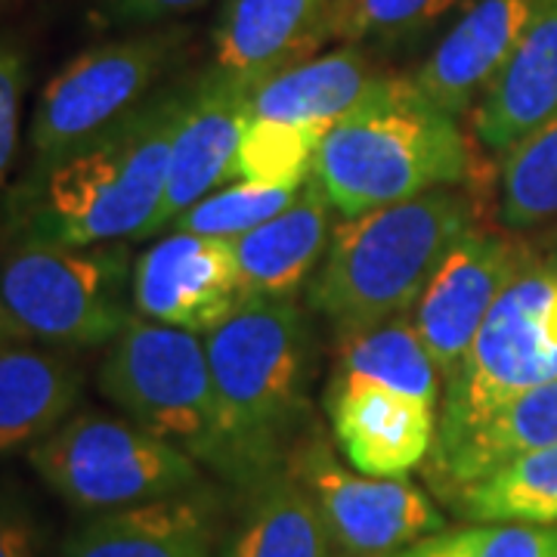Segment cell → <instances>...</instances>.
<instances>
[{
	"instance_id": "6da1fadb",
	"label": "cell",
	"mask_w": 557,
	"mask_h": 557,
	"mask_svg": "<svg viewBox=\"0 0 557 557\" xmlns=\"http://www.w3.org/2000/svg\"><path fill=\"white\" fill-rule=\"evenodd\" d=\"M186 84L149 100L57 159L35 161L10 196L16 239L60 245L149 239Z\"/></svg>"
},
{
	"instance_id": "7a4b0ae2",
	"label": "cell",
	"mask_w": 557,
	"mask_h": 557,
	"mask_svg": "<svg viewBox=\"0 0 557 557\" xmlns=\"http://www.w3.org/2000/svg\"><path fill=\"white\" fill-rule=\"evenodd\" d=\"M218 394L220 478L255 486L298 446L313 379V325L295 298H248L205 335Z\"/></svg>"
},
{
	"instance_id": "3957f363",
	"label": "cell",
	"mask_w": 557,
	"mask_h": 557,
	"mask_svg": "<svg viewBox=\"0 0 557 557\" xmlns=\"http://www.w3.org/2000/svg\"><path fill=\"white\" fill-rule=\"evenodd\" d=\"M471 230V201L453 186L344 220L307 282V304L338 338L412 313L440 263Z\"/></svg>"
},
{
	"instance_id": "277c9868",
	"label": "cell",
	"mask_w": 557,
	"mask_h": 557,
	"mask_svg": "<svg viewBox=\"0 0 557 557\" xmlns=\"http://www.w3.org/2000/svg\"><path fill=\"white\" fill-rule=\"evenodd\" d=\"M465 174L458 119L424 100L412 75H391L325 134L313 161V177L344 220L456 186Z\"/></svg>"
},
{
	"instance_id": "5b68a950",
	"label": "cell",
	"mask_w": 557,
	"mask_h": 557,
	"mask_svg": "<svg viewBox=\"0 0 557 557\" xmlns=\"http://www.w3.org/2000/svg\"><path fill=\"white\" fill-rule=\"evenodd\" d=\"M124 242L13 239L0 258V307L20 335L60 350L109 347L137 317Z\"/></svg>"
},
{
	"instance_id": "8992f818",
	"label": "cell",
	"mask_w": 557,
	"mask_h": 557,
	"mask_svg": "<svg viewBox=\"0 0 557 557\" xmlns=\"http://www.w3.org/2000/svg\"><path fill=\"white\" fill-rule=\"evenodd\" d=\"M38 478L81 515H106L205 486L201 465L124 416L75 412L28 449Z\"/></svg>"
},
{
	"instance_id": "52a82bcc",
	"label": "cell",
	"mask_w": 557,
	"mask_h": 557,
	"mask_svg": "<svg viewBox=\"0 0 557 557\" xmlns=\"http://www.w3.org/2000/svg\"><path fill=\"white\" fill-rule=\"evenodd\" d=\"M97 387L131 421L220 474L223 434L205 338L134 317L109 344Z\"/></svg>"
},
{
	"instance_id": "ba28073f",
	"label": "cell",
	"mask_w": 557,
	"mask_h": 557,
	"mask_svg": "<svg viewBox=\"0 0 557 557\" xmlns=\"http://www.w3.org/2000/svg\"><path fill=\"white\" fill-rule=\"evenodd\" d=\"M557 379V258L527 260L505 285L478 338L443 387L437 443L446 449L498 406Z\"/></svg>"
},
{
	"instance_id": "9c48e42d",
	"label": "cell",
	"mask_w": 557,
	"mask_h": 557,
	"mask_svg": "<svg viewBox=\"0 0 557 557\" xmlns=\"http://www.w3.org/2000/svg\"><path fill=\"white\" fill-rule=\"evenodd\" d=\"M186 38V28H146L102 40L62 65L35 106V161L57 159L143 106L177 65Z\"/></svg>"
},
{
	"instance_id": "30bf717a",
	"label": "cell",
	"mask_w": 557,
	"mask_h": 557,
	"mask_svg": "<svg viewBox=\"0 0 557 557\" xmlns=\"http://www.w3.org/2000/svg\"><path fill=\"white\" fill-rule=\"evenodd\" d=\"M285 468L317 498L341 555L394 557L418 539L446 530L437 505L412 480L354 474L317 434L298 440Z\"/></svg>"
},
{
	"instance_id": "8fae6325",
	"label": "cell",
	"mask_w": 557,
	"mask_h": 557,
	"mask_svg": "<svg viewBox=\"0 0 557 557\" xmlns=\"http://www.w3.org/2000/svg\"><path fill=\"white\" fill-rule=\"evenodd\" d=\"M255 87L258 81L220 72L214 65L199 78L186 81V100L171 143L168 186L152 236L171 230L183 211L220 189L223 180L236 177L242 137L251 124Z\"/></svg>"
},
{
	"instance_id": "7c38bea8",
	"label": "cell",
	"mask_w": 557,
	"mask_h": 557,
	"mask_svg": "<svg viewBox=\"0 0 557 557\" xmlns=\"http://www.w3.org/2000/svg\"><path fill=\"white\" fill-rule=\"evenodd\" d=\"M527 263L523 245L496 233L471 230L440 263L412 307L418 338L437 362L443 381L461 369L490 307Z\"/></svg>"
},
{
	"instance_id": "4fadbf2b",
	"label": "cell",
	"mask_w": 557,
	"mask_h": 557,
	"mask_svg": "<svg viewBox=\"0 0 557 557\" xmlns=\"http://www.w3.org/2000/svg\"><path fill=\"white\" fill-rule=\"evenodd\" d=\"M239 304L233 242L168 230L134 263V310L143 319L208 335Z\"/></svg>"
},
{
	"instance_id": "5bb4252c",
	"label": "cell",
	"mask_w": 557,
	"mask_h": 557,
	"mask_svg": "<svg viewBox=\"0 0 557 557\" xmlns=\"http://www.w3.org/2000/svg\"><path fill=\"white\" fill-rule=\"evenodd\" d=\"M542 3L545 0H474L412 72L418 94L440 112L461 119L515 57Z\"/></svg>"
},
{
	"instance_id": "9a60e30c",
	"label": "cell",
	"mask_w": 557,
	"mask_h": 557,
	"mask_svg": "<svg viewBox=\"0 0 557 557\" xmlns=\"http://www.w3.org/2000/svg\"><path fill=\"white\" fill-rule=\"evenodd\" d=\"M325 409L341 456L366 478H406L437 443V409L379 384H329Z\"/></svg>"
},
{
	"instance_id": "2e32d148",
	"label": "cell",
	"mask_w": 557,
	"mask_h": 557,
	"mask_svg": "<svg viewBox=\"0 0 557 557\" xmlns=\"http://www.w3.org/2000/svg\"><path fill=\"white\" fill-rule=\"evenodd\" d=\"M220 498L193 493L90 515L62 545V557H218Z\"/></svg>"
},
{
	"instance_id": "e0dca14e",
	"label": "cell",
	"mask_w": 557,
	"mask_h": 557,
	"mask_svg": "<svg viewBox=\"0 0 557 557\" xmlns=\"http://www.w3.org/2000/svg\"><path fill=\"white\" fill-rule=\"evenodd\" d=\"M335 7L338 0H226L211 32L214 69L260 84L317 57L332 40Z\"/></svg>"
},
{
	"instance_id": "ac0fdd59",
	"label": "cell",
	"mask_w": 557,
	"mask_h": 557,
	"mask_svg": "<svg viewBox=\"0 0 557 557\" xmlns=\"http://www.w3.org/2000/svg\"><path fill=\"white\" fill-rule=\"evenodd\" d=\"M335 214L319 180L310 177L282 214L233 239L242 300L295 298L329 251Z\"/></svg>"
},
{
	"instance_id": "d6986e66",
	"label": "cell",
	"mask_w": 557,
	"mask_h": 557,
	"mask_svg": "<svg viewBox=\"0 0 557 557\" xmlns=\"http://www.w3.org/2000/svg\"><path fill=\"white\" fill-rule=\"evenodd\" d=\"M557 115V0H545L474 109V134L493 156H508L520 139Z\"/></svg>"
},
{
	"instance_id": "ffe728a7",
	"label": "cell",
	"mask_w": 557,
	"mask_h": 557,
	"mask_svg": "<svg viewBox=\"0 0 557 557\" xmlns=\"http://www.w3.org/2000/svg\"><path fill=\"white\" fill-rule=\"evenodd\" d=\"M391 75L375 65L362 44H344L260 81L251 94V119L335 127L372 100Z\"/></svg>"
},
{
	"instance_id": "44dd1931",
	"label": "cell",
	"mask_w": 557,
	"mask_h": 557,
	"mask_svg": "<svg viewBox=\"0 0 557 557\" xmlns=\"http://www.w3.org/2000/svg\"><path fill=\"white\" fill-rule=\"evenodd\" d=\"M84 399V369L60 347L0 344V458L53 434Z\"/></svg>"
},
{
	"instance_id": "7402d4cb",
	"label": "cell",
	"mask_w": 557,
	"mask_h": 557,
	"mask_svg": "<svg viewBox=\"0 0 557 557\" xmlns=\"http://www.w3.org/2000/svg\"><path fill=\"white\" fill-rule=\"evenodd\" d=\"M557 443V379L523 391L446 449L431 453V483L440 496L498 471L520 456Z\"/></svg>"
},
{
	"instance_id": "603a6c76",
	"label": "cell",
	"mask_w": 557,
	"mask_h": 557,
	"mask_svg": "<svg viewBox=\"0 0 557 557\" xmlns=\"http://www.w3.org/2000/svg\"><path fill=\"white\" fill-rule=\"evenodd\" d=\"M248 493L218 557H335L317 498L288 468L248 486Z\"/></svg>"
},
{
	"instance_id": "cb8c5ba5",
	"label": "cell",
	"mask_w": 557,
	"mask_h": 557,
	"mask_svg": "<svg viewBox=\"0 0 557 557\" xmlns=\"http://www.w3.org/2000/svg\"><path fill=\"white\" fill-rule=\"evenodd\" d=\"M329 384H379L431 409H437L440 387H446L437 362L418 338L412 313L338 338Z\"/></svg>"
},
{
	"instance_id": "d4e9b609",
	"label": "cell",
	"mask_w": 557,
	"mask_h": 557,
	"mask_svg": "<svg viewBox=\"0 0 557 557\" xmlns=\"http://www.w3.org/2000/svg\"><path fill=\"white\" fill-rule=\"evenodd\" d=\"M446 502L465 520L557 523V443L502 465Z\"/></svg>"
},
{
	"instance_id": "484cf974",
	"label": "cell",
	"mask_w": 557,
	"mask_h": 557,
	"mask_svg": "<svg viewBox=\"0 0 557 557\" xmlns=\"http://www.w3.org/2000/svg\"><path fill=\"white\" fill-rule=\"evenodd\" d=\"M498 218L508 230L557 220V115L502 156Z\"/></svg>"
},
{
	"instance_id": "4316f807",
	"label": "cell",
	"mask_w": 557,
	"mask_h": 557,
	"mask_svg": "<svg viewBox=\"0 0 557 557\" xmlns=\"http://www.w3.org/2000/svg\"><path fill=\"white\" fill-rule=\"evenodd\" d=\"M332 127L251 119L236 159V177L263 186H298L313 177L319 146Z\"/></svg>"
},
{
	"instance_id": "83f0119b",
	"label": "cell",
	"mask_w": 557,
	"mask_h": 557,
	"mask_svg": "<svg viewBox=\"0 0 557 557\" xmlns=\"http://www.w3.org/2000/svg\"><path fill=\"white\" fill-rule=\"evenodd\" d=\"M394 557H557V523L471 520L418 539Z\"/></svg>"
},
{
	"instance_id": "f1b7e54d",
	"label": "cell",
	"mask_w": 557,
	"mask_h": 557,
	"mask_svg": "<svg viewBox=\"0 0 557 557\" xmlns=\"http://www.w3.org/2000/svg\"><path fill=\"white\" fill-rule=\"evenodd\" d=\"M304 183L298 186H263L242 180L236 186L214 189L211 196L196 201L189 211H183L171 233H189V236H208V239H239L255 226L282 214L292 201L298 199Z\"/></svg>"
},
{
	"instance_id": "f546056e",
	"label": "cell",
	"mask_w": 557,
	"mask_h": 557,
	"mask_svg": "<svg viewBox=\"0 0 557 557\" xmlns=\"http://www.w3.org/2000/svg\"><path fill=\"white\" fill-rule=\"evenodd\" d=\"M458 0H338L332 40L399 44L443 20Z\"/></svg>"
},
{
	"instance_id": "4dcf8cb0",
	"label": "cell",
	"mask_w": 557,
	"mask_h": 557,
	"mask_svg": "<svg viewBox=\"0 0 557 557\" xmlns=\"http://www.w3.org/2000/svg\"><path fill=\"white\" fill-rule=\"evenodd\" d=\"M22 90H25V60L13 44L0 40V183L7 177L20 146Z\"/></svg>"
},
{
	"instance_id": "1f68e13d",
	"label": "cell",
	"mask_w": 557,
	"mask_h": 557,
	"mask_svg": "<svg viewBox=\"0 0 557 557\" xmlns=\"http://www.w3.org/2000/svg\"><path fill=\"white\" fill-rule=\"evenodd\" d=\"M205 0H97L94 16L109 28H149L164 20L183 16Z\"/></svg>"
},
{
	"instance_id": "d6a6232c",
	"label": "cell",
	"mask_w": 557,
	"mask_h": 557,
	"mask_svg": "<svg viewBox=\"0 0 557 557\" xmlns=\"http://www.w3.org/2000/svg\"><path fill=\"white\" fill-rule=\"evenodd\" d=\"M0 557H40V527L20 496L0 490Z\"/></svg>"
},
{
	"instance_id": "836d02e7",
	"label": "cell",
	"mask_w": 557,
	"mask_h": 557,
	"mask_svg": "<svg viewBox=\"0 0 557 557\" xmlns=\"http://www.w3.org/2000/svg\"><path fill=\"white\" fill-rule=\"evenodd\" d=\"M13 338H25V335H20V329L10 322V317L3 313V307H0V344H7V341Z\"/></svg>"
},
{
	"instance_id": "e575fe53",
	"label": "cell",
	"mask_w": 557,
	"mask_h": 557,
	"mask_svg": "<svg viewBox=\"0 0 557 557\" xmlns=\"http://www.w3.org/2000/svg\"><path fill=\"white\" fill-rule=\"evenodd\" d=\"M335 557H350V555H341V552H335Z\"/></svg>"
}]
</instances>
